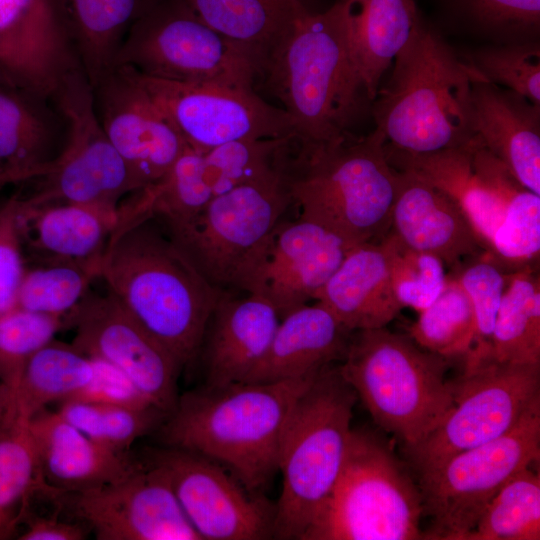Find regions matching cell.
<instances>
[{
  "instance_id": "1f68e13d",
  "label": "cell",
  "mask_w": 540,
  "mask_h": 540,
  "mask_svg": "<svg viewBox=\"0 0 540 540\" xmlns=\"http://www.w3.org/2000/svg\"><path fill=\"white\" fill-rule=\"evenodd\" d=\"M92 359L55 338L27 361L11 393L13 419L27 422L54 402H64L92 379Z\"/></svg>"
},
{
  "instance_id": "60d3db41",
  "label": "cell",
  "mask_w": 540,
  "mask_h": 540,
  "mask_svg": "<svg viewBox=\"0 0 540 540\" xmlns=\"http://www.w3.org/2000/svg\"><path fill=\"white\" fill-rule=\"evenodd\" d=\"M455 14L476 32L502 43L536 41L540 0H449Z\"/></svg>"
},
{
  "instance_id": "8992f818",
  "label": "cell",
  "mask_w": 540,
  "mask_h": 540,
  "mask_svg": "<svg viewBox=\"0 0 540 540\" xmlns=\"http://www.w3.org/2000/svg\"><path fill=\"white\" fill-rule=\"evenodd\" d=\"M356 400L333 364L297 398L280 444L282 489L275 505L274 538L303 540L328 499L346 456Z\"/></svg>"
},
{
  "instance_id": "7a4b0ae2",
  "label": "cell",
  "mask_w": 540,
  "mask_h": 540,
  "mask_svg": "<svg viewBox=\"0 0 540 540\" xmlns=\"http://www.w3.org/2000/svg\"><path fill=\"white\" fill-rule=\"evenodd\" d=\"M317 375L272 383L204 385L188 391L178 396L160 425V438L167 447L217 462L258 493L278 472L288 417Z\"/></svg>"
},
{
  "instance_id": "b9f144b4",
  "label": "cell",
  "mask_w": 540,
  "mask_h": 540,
  "mask_svg": "<svg viewBox=\"0 0 540 540\" xmlns=\"http://www.w3.org/2000/svg\"><path fill=\"white\" fill-rule=\"evenodd\" d=\"M65 326V319L15 306L0 313V384L13 389L29 358Z\"/></svg>"
},
{
  "instance_id": "f35d334b",
  "label": "cell",
  "mask_w": 540,
  "mask_h": 540,
  "mask_svg": "<svg viewBox=\"0 0 540 540\" xmlns=\"http://www.w3.org/2000/svg\"><path fill=\"white\" fill-rule=\"evenodd\" d=\"M94 441L119 452H129L140 437L159 428L167 414L155 407H129L67 400L56 410Z\"/></svg>"
},
{
  "instance_id": "8fae6325",
  "label": "cell",
  "mask_w": 540,
  "mask_h": 540,
  "mask_svg": "<svg viewBox=\"0 0 540 540\" xmlns=\"http://www.w3.org/2000/svg\"><path fill=\"white\" fill-rule=\"evenodd\" d=\"M449 382L452 408L426 438L404 449L418 475L501 437L540 402V364H505L486 357L463 366L460 377Z\"/></svg>"
},
{
  "instance_id": "f546056e",
  "label": "cell",
  "mask_w": 540,
  "mask_h": 540,
  "mask_svg": "<svg viewBox=\"0 0 540 540\" xmlns=\"http://www.w3.org/2000/svg\"><path fill=\"white\" fill-rule=\"evenodd\" d=\"M351 47L370 101L421 21L415 0H345Z\"/></svg>"
},
{
  "instance_id": "9a60e30c",
  "label": "cell",
  "mask_w": 540,
  "mask_h": 540,
  "mask_svg": "<svg viewBox=\"0 0 540 540\" xmlns=\"http://www.w3.org/2000/svg\"><path fill=\"white\" fill-rule=\"evenodd\" d=\"M352 247L314 220L280 221L246 261L234 288L264 297L283 318L315 300Z\"/></svg>"
},
{
  "instance_id": "30bf717a",
  "label": "cell",
  "mask_w": 540,
  "mask_h": 540,
  "mask_svg": "<svg viewBox=\"0 0 540 540\" xmlns=\"http://www.w3.org/2000/svg\"><path fill=\"white\" fill-rule=\"evenodd\" d=\"M176 82L253 88L257 70L182 0H160L127 32L114 68Z\"/></svg>"
},
{
  "instance_id": "f6af8a7d",
  "label": "cell",
  "mask_w": 540,
  "mask_h": 540,
  "mask_svg": "<svg viewBox=\"0 0 540 540\" xmlns=\"http://www.w3.org/2000/svg\"><path fill=\"white\" fill-rule=\"evenodd\" d=\"M17 214L15 194L0 205V313L16 306L27 264Z\"/></svg>"
},
{
  "instance_id": "7402d4cb",
  "label": "cell",
  "mask_w": 540,
  "mask_h": 540,
  "mask_svg": "<svg viewBox=\"0 0 540 540\" xmlns=\"http://www.w3.org/2000/svg\"><path fill=\"white\" fill-rule=\"evenodd\" d=\"M396 171L390 231L402 243L449 266L484 250L456 201L412 172Z\"/></svg>"
},
{
  "instance_id": "cb8c5ba5",
  "label": "cell",
  "mask_w": 540,
  "mask_h": 540,
  "mask_svg": "<svg viewBox=\"0 0 540 540\" xmlns=\"http://www.w3.org/2000/svg\"><path fill=\"white\" fill-rule=\"evenodd\" d=\"M122 203V202H121ZM18 226L33 262L100 259L118 227L121 204H32L18 195Z\"/></svg>"
},
{
  "instance_id": "7dc6e473",
  "label": "cell",
  "mask_w": 540,
  "mask_h": 540,
  "mask_svg": "<svg viewBox=\"0 0 540 540\" xmlns=\"http://www.w3.org/2000/svg\"><path fill=\"white\" fill-rule=\"evenodd\" d=\"M26 528L18 535L20 540H82L87 536L86 528L57 515H26Z\"/></svg>"
},
{
  "instance_id": "ac0fdd59",
  "label": "cell",
  "mask_w": 540,
  "mask_h": 540,
  "mask_svg": "<svg viewBox=\"0 0 540 540\" xmlns=\"http://www.w3.org/2000/svg\"><path fill=\"white\" fill-rule=\"evenodd\" d=\"M70 495L98 540H201L166 473L149 459L120 481Z\"/></svg>"
},
{
  "instance_id": "d590c367",
  "label": "cell",
  "mask_w": 540,
  "mask_h": 540,
  "mask_svg": "<svg viewBox=\"0 0 540 540\" xmlns=\"http://www.w3.org/2000/svg\"><path fill=\"white\" fill-rule=\"evenodd\" d=\"M100 259L26 264L16 306L65 319L100 280Z\"/></svg>"
},
{
  "instance_id": "4316f807",
  "label": "cell",
  "mask_w": 540,
  "mask_h": 540,
  "mask_svg": "<svg viewBox=\"0 0 540 540\" xmlns=\"http://www.w3.org/2000/svg\"><path fill=\"white\" fill-rule=\"evenodd\" d=\"M474 138L457 147L425 154L398 151L385 142V152L394 169L412 172L456 201L489 255L512 199L489 186L476 170Z\"/></svg>"
},
{
  "instance_id": "2e32d148",
  "label": "cell",
  "mask_w": 540,
  "mask_h": 540,
  "mask_svg": "<svg viewBox=\"0 0 540 540\" xmlns=\"http://www.w3.org/2000/svg\"><path fill=\"white\" fill-rule=\"evenodd\" d=\"M148 459L166 473L201 540L274 538L275 506L249 491L217 462L167 446Z\"/></svg>"
},
{
  "instance_id": "e575fe53",
  "label": "cell",
  "mask_w": 540,
  "mask_h": 540,
  "mask_svg": "<svg viewBox=\"0 0 540 540\" xmlns=\"http://www.w3.org/2000/svg\"><path fill=\"white\" fill-rule=\"evenodd\" d=\"M38 98L0 75V170L40 167L56 158Z\"/></svg>"
},
{
  "instance_id": "277c9868",
  "label": "cell",
  "mask_w": 540,
  "mask_h": 540,
  "mask_svg": "<svg viewBox=\"0 0 540 540\" xmlns=\"http://www.w3.org/2000/svg\"><path fill=\"white\" fill-rule=\"evenodd\" d=\"M385 138L375 128L330 141L292 138L282 160L292 204L300 215L331 229L351 245L379 242L390 230L396 175Z\"/></svg>"
},
{
  "instance_id": "4fadbf2b",
  "label": "cell",
  "mask_w": 540,
  "mask_h": 540,
  "mask_svg": "<svg viewBox=\"0 0 540 540\" xmlns=\"http://www.w3.org/2000/svg\"><path fill=\"white\" fill-rule=\"evenodd\" d=\"M282 159L268 174L214 198L187 224L167 228L212 286L235 287L246 261L292 204Z\"/></svg>"
},
{
  "instance_id": "d6a6232c",
  "label": "cell",
  "mask_w": 540,
  "mask_h": 540,
  "mask_svg": "<svg viewBox=\"0 0 540 540\" xmlns=\"http://www.w3.org/2000/svg\"><path fill=\"white\" fill-rule=\"evenodd\" d=\"M488 358L505 364H540V279L530 265L508 274Z\"/></svg>"
},
{
  "instance_id": "f907efd6",
  "label": "cell",
  "mask_w": 540,
  "mask_h": 540,
  "mask_svg": "<svg viewBox=\"0 0 540 540\" xmlns=\"http://www.w3.org/2000/svg\"><path fill=\"white\" fill-rule=\"evenodd\" d=\"M301 2V0H299ZM338 1V0H335V2Z\"/></svg>"
},
{
  "instance_id": "681fc988",
  "label": "cell",
  "mask_w": 540,
  "mask_h": 540,
  "mask_svg": "<svg viewBox=\"0 0 540 540\" xmlns=\"http://www.w3.org/2000/svg\"><path fill=\"white\" fill-rule=\"evenodd\" d=\"M10 420H12L10 389L0 384V426Z\"/></svg>"
},
{
  "instance_id": "3957f363",
  "label": "cell",
  "mask_w": 540,
  "mask_h": 540,
  "mask_svg": "<svg viewBox=\"0 0 540 540\" xmlns=\"http://www.w3.org/2000/svg\"><path fill=\"white\" fill-rule=\"evenodd\" d=\"M258 77L294 123L296 139L334 140L369 100L351 47L345 0L323 11L301 5Z\"/></svg>"
},
{
  "instance_id": "bcb514c9",
  "label": "cell",
  "mask_w": 540,
  "mask_h": 540,
  "mask_svg": "<svg viewBox=\"0 0 540 540\" xmlns=\"http://www.w3.org/2000/svg\"><path fill=\"white\" fill-rule=\"evenodd\" d=\"M90 358L94 366L92 379L68 400L139 408L155 407L121 370L104 360Z\"/></svg>"
},
{
  "instance_id": "c3c4849f",
  "label": "cell",
  "mask_w": 540,
  "mask_h": 540,
  "mask_svg": "<svg viewBox=\"0 0 540 540\" xmlns=\"http://www.w3.org/2000/svg\"><path fill=\"white\" fill-rule=\"evenodd\" d=\"M53 160L40 167L0 170V190L3 188L30 180H35L47 174L52 168Z\"/></svg>"
},
{
  "instance_id": "44dd1931",
  "label": "cell",
  "mask_w": 540,
  "mask_h": 540,
  "mask_svg": "<svg viewBox=\"0 0 540 540\" xmlns=\"http://www.w3.org/2000/svg\"><path fill=\"white\" fill-rule=\"evenodd\" d=\"M26 423L43 480L60 496L120 481L142 465L129 452L94 441L57 411L45 409Z\"/></svg>"
},
{
  "instance_id": "484cf974",
  "label": "cell",
  "mask_w": 540,
  "mask_h": 540,
  "mask_svg": "<svg viewBox=\"0 0 540 540\" xmlns=\"http://www.w3.org/2000/svg\"><path fill=\"white\" fill-rule=\"evenodd\" d=\"M351 334L319 301L305 304L281 318L265 355L242 382L314 376L343 360Z\"/></svg>"
},
{
  "instance_id": "8d00e7d4",
  "label": "cell",
  "mask_w": 540,
  "mask_h": 540,
  "mask_svg": "<svg viewBox=\"0 0 540 540\" xmlns=\"http://www.w3.org/2000/svg\"><path fill=\"white\" fill-rule=\"evenodd\" d=\"M540 473L527 467L488 503L464 540H539Z\"/></svg>"
},
{
  "instance_id": "ffe728a7",
  "label": "cell",
  "mask_w": 540,
  "mask_h": 540,
  "mask_svg": "<svg viewBox=\"0 0 540 540\" xmlns=\"http://www.w3.org/2000/svg\"><path fill=\"white\" fill-rule=\"evenodd\" d=\"M58 0H0V75L52 97L75 67Z\"/></svg>"
},
{
  "instance_id": "9c48e42d",
  "label": "cell",
  "mask_w": 540,
  "mask_h": 540,
  "mask_svg": "<svg viewBox=\"0 0 540 540\" xmlns=\"http://www.w3.org/2000/svg\"><path fill=\"white\" fill-rule=\"evenodd\" d=\"M540 402L507 433L459 452L419 474L424 539L464 540L498 491L518 472L539 463Z\"/></svg>"
},
{
  "instance_id": "7bdbcfd3",
  "label": "cell",
  "mask_w": 540,
  "mask_h": 540,
  "mask_svg": "<svg viewBox=\"0 0 540 540\" xmlns=\"http://www.w3.org/2000/svg\"><path fill=\"white\" fill-rule=\"evenodd\" d=\"M484 79L540 105V45L536 41L482 48L466 60Z\"/></svg>"
},
{
  "instance_id": "f1b7e54d",
  "label": "cell",
  "mask_w": 540,
  "mask_h": 540,
  "mask_svg": "<svg viewBox=\"0 0 540 540\" xmlns=\"http://www.w3.org/2000/svg\"><path fill=\"white\" fill-rule=\"evenodd\" d=\"M77 62L93 88L114 69L131 26L160 0H58Z\"/></svg>"
},
{
  "instance_id": "5b68a950",
  "label": "cell",
  "mask_w": 540,
  "mask_h": 540,
  "mask_svg": "<svg viewBox=\"0 0 540 540\" xmlns=\"http://www.w3.org/2000/svg\"><path fill=\"white\" fill-rule=\"evenodd\" d=\"M478 79L484 78L421 19L373 100L376 129L388 147L406 153L460 146L475 135L472 84Z\"/></svg>"
},
{
  "instance_id": "4dcf8cb0",
  "label": "cell",
  "mask_w": 540,
  "mask_h": 540,
  "mask_svg": "<svg viewBox=\"0 0 540 540\" xmlns=\"http://www.w3.org/2000/svg\"><path fill=\"white\" fill-rule=\"evenodd\" d=\"M212 30L241 49L257 77L293 21L299 0H182Z\"/></svg>"
},
{
  "instance_id": "603a6c76",
  "label": "cell",
  "mask_w": 540,
  "mask_h": 540,
  "mask_svg": "<svg viewBox=\"0 0 540 540\" xmlns=\"http://www.w3.org/2000/svg\"><path fill=\"white\" fill-rule=\"evenodd\" d=\"M281 318L264 297L223 291L201 344L207 386L242 382L265 355Z\"/></svg>"
},
{
  "instance_id": "6da1fadb",
  "label": "cell",
  "mask_w": 540,
  "mask_h": 540,
  "mask_svg": "<svg viewBox=\"0 0 540 540\" xmlns=\"http://www.w3.org/2000/svg\"><path fill=\"white\" fill-rule=\"evenodd\" d=\"M100 281L181 368L200 352L224 291L202 276L153 215L120 221L102 254Z\"/></svg>"
},
{
  "instance_id": "74e56055",
  "label": "cell",
  "mask_w": 540,
  "mask_h": 540,
  "mask_svg": "<svg viewBox=\"0 0 540 540\" xmlns=\"http://www.w3.org/2000/svg\"><path fill=\"white\" fill-rule=\"evenodd\" d=\"M475 332L472 304L456 277H447L440 295L408 328L417 345L450 360L469 353Z\"/></svg>"
},
{
  "instance_id": "ba28073f",
  "label": "cell",
  "mask_w": 540,
  "mask_h": 540,
  "mask_svg": "<svg viewBox=\"0 0 540 540\" xmlns=\"http://www.w3.org/2000/svg\"><path fill=\"white\" fill-rule=\"evenodd\" d=\"M418 484L374 433L351 431L337 481L303 540L424 539Z\"/></svg>"
},
{
  "instance_id": "5bb4252c",
  "label": "cell",
  "mask_w": 540,
  "mask_h": 540,
  "mask_svg": "<svg viewBox=\"0 0 540 540\" xmlns=\"http://www.w3.org/2000/svg\"><path fill=\"white\" fill-rule=\"evenodd\" d=\"M125 69L194 150L204 152L234 141L296 137L289 114L265 102L254 88L169 81Z\"/></svg>"
},
{
  "instance_id": "836d02e7",
  "label": "cell",
  "mask_w": 540,
  "mask_h": 540,
  "mask_svg": "<svg viewBox=\"0 0 540 540\" xmlns=\"http://www.w3.org/2000/svg\"><path fill=\"white\" fill-rule=\"evenodd\" d=\"M37 493L60 496L43 480L27 423L10 420L0 426V540L17 534Z\"/></svg>"
},
{
  "instance_id": "83f0119b",
  "label": "cell",
  "mask_w": 540,
  "mask_h": 540,
  "mask_svg": "<svg viewBox=\"0 0 540 540\" xmlns=\"http://www.w3.org/2000/svg\"><path fill=\"white\" fill-rule=\"evenodd\" d=\"M314 301L326 306L351 332L386 327L403 309L380 242L352 247Z\"/></svg>"
},
{
  "instance_id": "e0dca14e",
  "label": "cell",
  "mask_w": 540,
  "mask_h": 540,
  "mask_svg": "<svg viewBox=\"0 0 540 540\" xmlns=\"http://www.w3.org/2000/svg\"><path fill=\"white\" fill-rule=\"evenodd\" d=\"M65 326L74 329L71 343L78 350L121 370L167 415L174 409L181 366L106 288L91 289L65 318Z\"/></svg>"
},
{
  "instance_id": "ab89813d",
  "label": "cell",
  "mask_w": 540,
  "mask_h": 540,
  "mask_svg": "<svg viewBox=\"0 0 540 540\" xmlns=\"http://www.w3.org/2000/svg\"><path fill=\"white\" fill-rule=\"evenodd\" d=\"M379 242L386 253L392 288L402 308L421 312L431 305L447 279L443 261L406 246L390 230Z\"/></svg>"
},
{
  "instance_id": "d6986e66",
  "label": "cell",
  "mask_w": 540,
  "mask_h": 540,
  "mask_svg": "<svg viewBox=\"0 0 540 540\" xmlns=\"http://www.w3.org/2000/svg\"><path fill=\"white\" fill-rule=\"evenodd\" d=\"M92 90L114 148L143 189L157 183L187 147L179 132L125 68L115 67Z\"/></svg>"
},
{
  "instance_id": "7c38bea8",
  "label": "cell",
  "mask_w": 540,
  "mask_h": 540,
  "mask_svg": "<svg viewBox=\"0 0 540 540\" xmlns=\"http://www.w3.org/2000/svg\"><path fill=\"white\" fill-rule=\"evenodd\" d=\"M68 124L64 147L51 170L36 180L32 204L70 202L118 206L142 190L99 120L93 90L80 66L69 70L52 95Z\"/></svg>"
},
{
  "instance_id": "ee69618b",
  "label": "cell",
  "mask_w": 540,
  "mask_h": 540,
  "mask_svg": "<svg viewBox=\"0 0 540 540\" xmlns=\"http://www.w3.org/2000/svg\"><path fill=\"white\" fill-rule=\"evenodd\" d=\"M456 278L470 299L476 322L474 344L464 359L487 357L508 274L487 256L467 266Z\"/></svg>"
},
{
  "instance_id": "d4e9b609",
  "label": "cell",
  "mask_w": 540,
  "mask_h": 540,
  "mask_svg": "<svg viewBox=\"0 0 540 540\" xmlns=\"http://www.w3.org/2000/svg\"><path fill=\"white\" fill-rule=\"evenodd\" d=\"M473 129L527 189L540 195V105L485 79L472 84Z\"/></svg>"
},
{
  "instance_id": "52a82bcc",
  "label": "cell",
  "mask_w": 540,
  "mask_h": 540,
  "mask_svg": "<svg viewBox=\"0 0 540 540\" xmlns=\"http://www.w3.org/2000/svg\"><path fill=\"white\" fill-rule=\"evenodd\" d=\"M449 361L382 327L352 332L339 370L375 423L408 449L453 406Z\"/></svg>"
}]
</instances>
